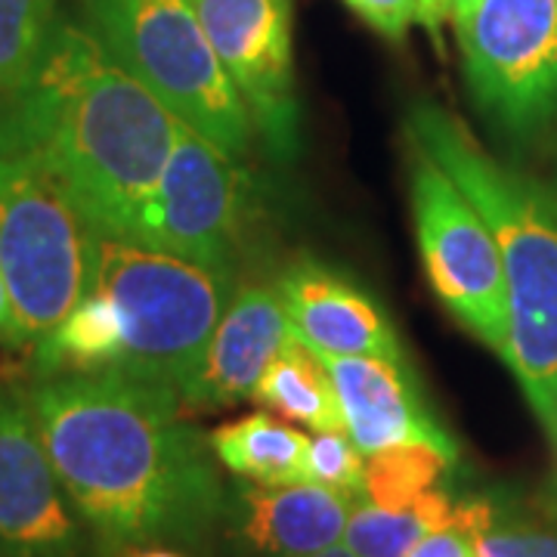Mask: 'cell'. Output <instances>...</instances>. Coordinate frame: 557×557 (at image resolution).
Instances as JSON below:
<instances>
[{"instance_id": "5", "label": "cell", "mask_w": 557, "mask_h": 557, "mask_svg": "<svg viewBox=\"0 0 557 557\" xmlns=\"http://www.w3.org/2000/svg\"><path fill=\"white\" fill-rule=\"evenodd\" d=\"M90 32L164 109L245 161L255 124L189 0H81Z\"/></svg>"}, {"instance_id": "10", "label": "cell", "mask_w": 557, "mask_h": 557, "mask_svg": "<svg viewBox=\"0 0 557 557\" xmlns=\"http://www.w3.org/2000/svg\"><path fill=\"white\" fill-rule=\"evenodd\" d=\"M220 65L239 90L255 134L278 161L295 159L300 106L295 90L292 0H189Z\"/></svg>"}, {"instance_id": "20", "label": "cell", "mask_w": 557, "mask_h": 557, "mask_svg": "<svg viewBox=\"0 0 557 557\" xmlns=\"http://www.w3.org/2000/svg\"><path fill=\"white\" fill-rule=\"evenodd\" d=\"M458 498L443 483L409 508H379L354 502L344 530V548L357 557H406L424 536L456 523Z\"/></svg>"}, {"instance_id": "8", "label": "cell", "mask_w": 557, "mask_h": 557, "mask_svg": "<svg viewBox=\"0 0 557 557\" xmlns=\"http://www.w3.org/2000/svg\"><path fill=\"white\" fill-rule=\"evenodd\" d=\"M456 35L468 87L505 134L530 139L557 119V0H480Z\"/></svg>"}, {"instance_id": "25", "label": "cell", "mask_w": 557, "mask_h": 557, "mask_svg": "<svg viewBox=\"0 0 557 557\" xmlns=\"http://www.w3.org/2000/svg\"><path fill=\"white\" fill-rule=\"evenodd\" d=\"M406 557H478L474 555V539L461 527L449 523L443 530H434L431 536H424Z\"/></svg>"}, {"instance_id": "26", "label": "cell", "mask_w": 557, "mask_h": 557, "mask_svg": "<svg viewBox=\"0 0 557 557\" xmlns=\"http://www.w3.org/2000/svg\"><path fill=\"white\" fill-rule=\"evenodd\" d=\"M0 344H7V347H25L20 322H16V310H13V298H10V288H7L3 273H0Z\"/></svg>"}, {"instance_id": "2", "label": "cell", "mask_w": 557, "mask_h": 557, "mask_svg": "<svg viewBox=\"0 0 557 557\" xmlns=\"http://www.w3.org/2000/svg\"><path fill=\"white\" fill-rule=\"evenodd\" d=\"M180 121L78 22L0 100V152L44 168L100 236L143 242Z\"/></svg>"}, {"instance_id": "30", "label": "cell", "mask_w": 557, "mask_h": 557, "mask_svg": "<svg viewBox=\"0 0 557 557\" xmlns=\"http://www.w3.org/2000/svg\"><path fill=\"white\" fill-rule=\"evenodd\" d=\"M307 557H357V555H354L350 548H338V545H335V548H325V552H319V555H307Z\"/></svg>"}, {"instance_id": "28", "label": "cell", "mask_w": 557, "mask_h": 557, "mask_svg": "<svg viewBox=\"0 0 557 557\" xmlns=\"http://www.w3.org/2000/svg\"><path fill=\"white\" fill-rule=\"evenodd\" d=\"M124 557H186L180 548H171V545H146V548H134Z\"/></svg>"}, {"instance_id": "1", "label": "cell", "mask_w": 557, "mask_h": 557, "mask_svg": "<svg viewBox=\"0 0 557 557\" xmlns=\"http://www.w3.org/2000/svg\"><path fill=\"white\" fill-rule=\"evenodd\" d=\"M44 449L100 557L146 545L201 548L226 490L211 437L183 418L174 387L121 369L32 379Z\"/></svg>"}, {"instance_id": "15", "label": "cell", "mask_w": 557, "mask_h": 557, "mask_svg": "<svg viewBox=\"0 0 557 557\" xmlns=\"http://www.w3.org/2000/svg\"><path fill=\"white\" fill-rule=\"evenodd\" d=\"M276 288L295 335L322 357L406 359L391 317L354 278L300 258L282 273Z\"/></svg>"}, {"instance_id": "22", "label": "cell", "mask_w": 557, "mask_h": 557, "mask_svg": "<svg viewBox=\"0 0 557 557\" xmlns=\"http://www.w3.org/2000/svg\"><path fill=\"white\" fill-rule=\"evenodd\" d=\"M57 25V0H0V100L35 75Z\"/></svg>"}, {"instance_id": "23", "label": "cell", "mask_w": 557, "mask_h": 557, "mask_svg": "<svg viewBox=\"0 0 557 557\" xmlns=\"http://www.w3.org/2000/svg\"><path fill=\"white\" fill-rule=\"evenodd\" d=\"M366 461L347 431H317L307 446V480L359 496Z\"/></svg>"}, {"instance_id": "11", "label": "cell", "mask_w": 557, "mask_h": 557, "mask_svg": "<svg viewBox=\"0 0 557 557\" xmlns=\"http://www.w3.org/2000/svg\"><path fill=\"white\" fill-rule=\"evenodd\" d=\"M0 557H100L20 381H0Z\"/></svg>"}, {"instance_id": "29", "label": "cell", "mask_w": 557, "mask_h": 557, "mask_svg": "<svg viewBox=\"0 0 557 557\" xmlns=\"http://www.w3.org/2000/svg\"><path fill=\"white\" fill-rule=\"evenodd\" d=\"M480 0H446V7H449V16L453 22L465 20L468 13H474V7H478Z\"/></svg>"}, {"instance_id": "6", "label": "cell", "mask_w": 557, "mask_h": 557, "mask_svg": "<svg viewBox=\"0 0 557 557\" xmlns=\"http://www.w3.org/2000/svg\"><path fill=\"white\" fill-rule=\"evenodd\" d=\"M100 233L35 161L0 152V273L25 347L47 338L97 270Z\"/></svg>"}, {"instance_id": "27", "label": "cell", "mask_w": 557, "mask_h": 557, "mask_svg": "<svg viewBox=\"0 0 557 557\" xmlns=\"http://www.w3.org/2000/svg\"><path fill=\"white\" fill-rule=\"evenodd\" d=\"M449 16V7H446V0H421V16H418V22L437 38L440 35V25H443V20Z\"/></svg>"}, {"instance_id": "9", "label": "cell", "mask_w": 557, "mask_h": 557, "mask_svg": "<svg viewBox=\"0 0 557 557\" xmlns=\"http://www.w3.org/2000/svg\"><path fill=\"white\" fill-rule=\"evenodd\" d=\"M255 214V183L236 156L180 124L143 245L236 273Z\"/></svg>"}, {"instance_id": "24", "label": "cell", "mask_w": 557, "mask_h": 557, "mask_svg": "<svg viewBox=\"0 0 557 557\" xmlns=\"http://www.w3.org/2000/svg\"><path fill=\"white\" fill-rule=\"evenodd\" d=\"M381 38L403 40L421 16V0H344Z\"/></svg>"}, {"instance_id": "21", "label": "cell", "mask_w": 557, "mask_h": 557, "mask_svg": "<svg viewBox=\"0 0 557 557\" xmlns=\"http://www.w3.org/2000/svg\"><path fill=\"white\" fill-rule=\"evenodd\" d=\"M453 465L456 458L424 443L384 449L366 461L357 498L379 508H409L440 490Z\"/></svg>"}, {"instance_id": "13", "label": "cell", "mask_w": 557, "mask_h": 557, "mask_svg": "<svg viewBox=\"0 0 557 557\" xmlns=\"http://www.w3.org/2000/svg\"><path fill=\"white\" fill-rule=\"evenodd\" d=\"M338 394L344 431L362 456L424 443L458 458L456 440L424 403L406 359L322 357Z\"/></svg>"}, {"instance_id": "16", "label": "cell", "mask_w": 557, "mask_h": 557, "mask_svg": "<svg viewBox=\"0 0 557 557\" xmlns=\"http://www.w3.org/2000/svg\"><path fill=\"white\" fill-rule=\"evenodd\" d=\"M456 520L478 557H557V493L518 496L505 490L458 498Z\"/></svg>"}, {"instance_id": "4", "label": "cell", "mask_w": 557, "mask_h": 557, "mask_svg": "<svg viewBox=\"0 0 557 557\" xmlns=\"http://www.w3.org/2000/svg\"><path fill=\"white\" fill-rule=\"evenodd\" d=\"M119 307L124 325L121 372L183 391L199 372L205 350L236 273L177 258L152 245L115 236L97 239L94 285Z\"/></svg>"}, {"instance_id": "7", "label": "cell", "mask_w": 557, "mask_h": 557, "mask_svg": "<svg viewBox=\"0 0 557 557\" xmlns=\"http://www.w3.org/2000/svg\"><path fill=\"white\" fill-rule=\"evenodd\" d=\"M409 143V139H406ZM409 199L428 278L446 310L498 357L508 338V295L498 242L437 161L409 143Z\"/></svg>"}, {"instance_id": "19", "label": "cell", "mask_w": 557, "mask_h": 557, "mask_svg": "<svg viewBox=\"0 0 557 557\" xmlns=\"http://www.w3.org/2000/svg\"><path fill=\"white\" fill-rule=\"evenodd\" d=\"M307 434L267 412H251L211 434V449L220 465L255 483L307 480Z\"/></svg>"}, {"instance_id": "14", "label": "cell", "mask_w": 557, "mask_h": 557, "mask_svg": "<svg viewBox=\"0 0 557 557\" xmlns=\"http://www.w3.org/2000/svg\"><path fill=\"white\" fill-rule=\"evenodd\" d=\"M292 332L295 329L278 288L263 282L236 285L199 372L180 391L183 406L211 412L255 397L263 372Z\"/></svg>"}, {"instance_id": "17", "label": "cell", "mask_w": 557, "mask_h": 557, "mask_svg": "<svg viewBox=\"0 0 557 557\" xmlns=\"http://www.w3.org/2000/svg\"><path fill=\"white\" fill-rule=\"evenodd\" d=\"M35 379L62 375V372H102L121 369L124 359V325L112 298L90 288L69 310L60 325L32 347Z\"/></svg>"}, {"instance_id": "3", "label": "cell", "mask_w": 557, "mask_h": 557, "mask_svg": "<svg viewBox=\"0 0 557 557\" xmlns=\"http://www.w3.org/2000/svg\"><path fill=\"white\" fill-rule=\"evenodd\" d=\"M403 131L456 180L496 236L508 295L502 359L518 375L548 437L557 493V199L493 159L440 106L416 102Z\"/></svg>"}, {"instance_id": "12", "label": "cell", "mask_w": 557, "mask_h": 557, "mask_svg": "<svg viewBox=\"0 0 557 557\" xmlns=\"http://www.w3.org/2000/svg\"><path fill=\"white\" fill-rule=\"evenodd\" d=\"M357 496L300 483H255L239 478L226 490L223 518L226 536L239 557H307L335 548Z\"/></svg>"}, {"instance_id": "18", "label": "cell", "mask_w": 557, "mask_h": 557, "mask_svg": "<svg viewBox=\"0 0 557 557\" xmlns=\"http://www.w3.org/2000/svg\"><path fill=\"white\" fill-rule=\"evenodd\" d=\"M251 399L313 431H344L338 394L325 359L295 332L285 338Z\"/></svg>"}]
</instances>
